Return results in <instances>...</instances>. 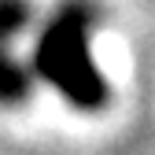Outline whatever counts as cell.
Listing matches in <instances>:
<instances>
[{
  "label": "cell",
  "instance_id": "cell-1",
  "mask_svg": "<svg viewBox=\"0 0 155 155\" xmlns=\"http://www.w3.org/2000/svg\"><path fill=\"white\" fill-rule=\"evenodd\" d=\"M89 30H92L89 8L81 0H67L41 30L33 52V74H41L55 92H63L74 107L85 111L107 100V81L89 55Z\"/></svg>",
  "mask_w": 155,
  "mask_h": 155
},
{
  "label": "cell",
  "instance_id": "cell-2",
  "mask_svg": "<svg viewBox=\"0 0 155 155\" xmlns=\"http://www.w3.org/2000/svg\"><path fill=\"white\" fill-rule=\"evenodd\" d=\"M30 22L26 0H0V104H11L26 92V67L15 59V37Z\"/></svg>",
  "mask_w": 155,
  "mask_h": 155
}]
</instances>
